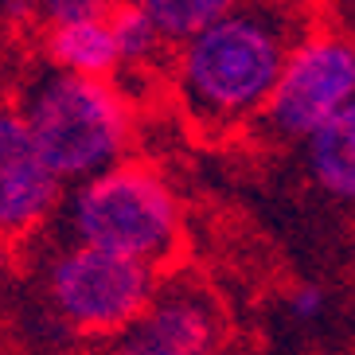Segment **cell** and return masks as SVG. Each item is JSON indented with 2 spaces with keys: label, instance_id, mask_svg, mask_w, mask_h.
<instances>
[{
  "label": "cell",
  "instance_id": "obj_6",
  "mask_svg": "<svg viewBox=\"0 0 355 355\" xmlns=\"http://www.w3.org/2000/svg\"><path fill=\"white\" fill-rule=\"evenodd\" d=\"M219 336L223 316L211 293L191 282H168L121 332L110 336L105 355H211Z\"/></svg>",
  "mask_w": 355,
  "mask_h": 355
},
{
  "label": "cell",
  "instance_id": "obj_11",
  "mask_svg": "<svg viewBox=\"0 0 355 355\" xmlns=\"http://www.w3.org/2000/svg\"><path fill=\"white\" fill-rule=\"evenodd\" d=\"M110 32L117 40V51H121V63H148V59H157L160 43V28L153 24L137 0H121L114 12H110Z\"/></svg>",
  "mask_w": 355,
  "mask_h": 355
},
{
  "label": "cell",
  "instance_id": "obj_1",
  "mask_svg": "<svg viewBox=\"0 0 355 355\" xmlns=\"http://www.w3.org/2000/svg\"><path fill=\"white\" fill-rule=\"evenodd\" d=\"M316 35L309 0H239L227 16L180 43L176 98L199 129H234L261 117L289 55Z\"/></svg>",
  "mask_w": 355,
  "mask_h": 355
},
{
  "label": "cell",
  "instance_id": "obj_2",
  "mask_svg": "<svg viewBox=\"0 0 355 355\" xmlns=\"http://www.w3.org/2000/svg\"><path fill=\"white\" fill-rule=\"evenodd\" d=\"M24 114L40 157L63 184H83L125 160L133 141L129 102L110 78H83L47 67L24 86Z\"/></svg>",
  "mask_w": 355,
  "mask_h": 355
},
{
  "label": "cell",
  "instance_id": "obj_13",
  "mask_svg": "<svg viewBox=\"0 0 355 355\" xmlns=\"http://www.w3.org/2000/svg\"><path fill=\"white\" fill-rule=\"evenodd\" d=\"M324 289L320 285H297L293 289V297H289V309H293V316L297 320H316V316L324 313Z\"/></svg>",
  "mask_w": 355,
  "mask_h": 355
},
{
  "label": "cell",
  "instance_id": "obj_12",
  "mask_svg": "<svg viewBox=\"0 0 355 355\" xmlns=\"http://www.w3.org/2000/svg\"><path fill=\"white\" fill-rule=\"evenodd\" d=\"M121 0H40V16L47 28L59 24H83V20H110V12Z\"/></svg>",
  "mask_w": 355,
  "mask_h": 355
},
{
  "label": "cell",
  "instance_id": "obj_7",
  "mask_svg": "<svg viewBox=\"0 0 355 355\" xmlns=\"http://www.w3.org/2000/svg\"><path fill=\"white\" fill-rule=\"evenodd\" d=\"M63 207V180L40 157L16 105H0V239H32Z\"/></svg>",
  "mask_w": 355,
  "mask_h": 355
},
{
  "label": "cell",
  "instance_id": "obj_8",
  "mask_svg": "<svg viewBox=\"0 0 355 355\" xmlns=\"http://www.w3.org/2000/svg\"><path fill=\"white\" fill-rule=\"evenodd\" d=\"M304 160L328 196L355 203V98L304 141Z\"/></svg>",
  "mask_w": 355,
  "mask_h": 355
},
{
  "label": "cell",
  "instance_id": "obj_4",
  "mask_svg": "<svg viewBox=\"0 0 355 355\" xmlns=\"http://www.w3.org/2000/svg\"><path fill=\"white\" fill-rule=\"evenodd\" d=\"M160 289L157 270L125 254L71 242L43 270L51 313L83 336H117Z\"/></svg>",
  "mask_w": 355,
  "mask_h": 355
},
{
  "label": "cell",
  "instance_id": "obj_5",
  "mask_svg": "<svg viewBox=\"0 0 355 355\" xmlns=\"http://www.w3.org/2000/svg\"><path fill=\"white\" fill-rule=\"evenodd\" d=\"M355 98V43L347 35H309L289 55L261 121L273 137L309 141Z\"/></svg>",
  "mask_w": 355,
  "mask_h": 355
},
{
  "label": "cell",
  "instance_id": "obj_15",
  "mask_svg": "<svg viewBox=\"0 0 355 355\" xmlns=\"http://www.w3.org/2000/svg\"><path fill=\"white\" fill-rule=\"evenodd\" d=\"M8 266H12V242L0 239V277L8 273Z\"/></svg>",
  "mask_w": 355,
  "mask_h": 355
},
{
  "label": "cell",
  "instance_id": "obj_10",
  "mask_svg": "<svg viewBox=\"0 0 355 355\" xmlns=\"http://www.w3.org/2000/svg\"><path fill=\"white\" fill-rule=\"evenodd\" d=\"M137 4L153 16L164 43H184L211 28L219 16H227L239 0H137Z\"/></svg>",
  "mask_w": 355,
  "mask_h": 355
},
{
  "label": "cell",
  "instance_id": "obj_9",
  "mask_svg": "<svg viewBox=\"0 0 355 355\" xmlns=\"http://www.w3.org/2000/svg\"><path fill=\"white\" fill-rule=\"evenodd\" d=\"M47 59L51 67L83 78H110L121 67V51L110 32V20L59 24L47 32Z\"/></svg>",
  "mask_w": 355,
  "mask_h": 355
},
{
  "label": "cell",
  "instance_id": "obj_3",
  "mask_svg": "<svg viewBox=\"0 0 355 355\" xmlns=\"http://www.w3.org/2000/svg\"><path fill=\"white\" fill-rule=\"evenodd\" d=\"M63 227L71 242L125 254L160 270L180 246V203L157 168L121 160L74 184L63 199Z\"/></svg>",
  "mask_w": 355,
  "mask_h": 355
},
{
  "label": "cell",
  "instance_id": "obj_14",
  "mask_svg": "<svg viewBox=\"0 0 355 355\" xmlns=\"http://www.w3.org/2000/svg\"><path fill=\"white\" fill-rule=\"evenodd\" d=\"M40 16V0H0V20L8 28H24Z\"/></svg>",
  "mask_w": 355,
  "mask_h": 355
}]
</instances>
